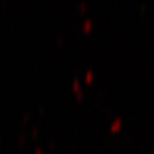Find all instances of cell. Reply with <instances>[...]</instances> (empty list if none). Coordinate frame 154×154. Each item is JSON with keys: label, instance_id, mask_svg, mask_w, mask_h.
<instances>
[{"label": "cell", "instance_id": "cell-1", "mask_svg": "<svg viewBox=\"0 0 154 154\" xmlns=\"http://www.w3.org/2000/svg\"><path fill=\"white\" fill-rule=\"evenodd\" d=\"M121 126H122V121H121V118L119 117H117L112 122V125H110V130H112L113 132H116V131H118V130L121 128Z\"/></svg>", "mask_w": 154, "mask_h": 154}]
</instances>
